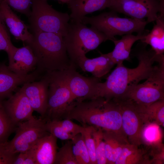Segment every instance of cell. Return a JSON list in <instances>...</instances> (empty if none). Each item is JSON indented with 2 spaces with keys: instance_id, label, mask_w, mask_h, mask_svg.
Listing matches in <instances>:
<instances>
[{
  "instance_id": "6da1fadb",
  "label": "cell",
  "mask_w": 164,
  "mask_h": 164,
  "mask_svg": "<svg viewBox=\"0 0 164 164\" xmlns=\"http://www.w3.org/2000/svg\"><path fill=\"white\" fill-rule=\"evenodd\" d=\"M146 45L141 42L139 44L140 47H138L135 54L138 61V66L130 68L124 66L123 62L117 64L116 67L106 80L97 83L95 98H121L140 81L148 77L154 68L153 64L157 62V57L152 49L146 50Z\"/></svg>"
},
{
  "instance_id": "7a4b0ae2",
  "label": "cell",
  "mask_w": 164,
  "mask_h": 164,
  "mask_svg": "<svg viewBox=\"0 0 164 164\" xmlns=\"http://www.w3.org/2000/svg\"><path fill=\"white\" fill-rule=\"evenodd\" d=\"M63 118L75 120L83 126L100 128L127 138L122 128L119 106L114 99L98 97L81 101H76L69 108Z\"/></svg>"
},
{
  "instance_id": "3957f363",
  "label": "cell",
  "mask_w": 164,
  "mask_h": 164,
  "mask_svg": "<svg viewBox=\"0 0 164 164\" xmlns=\"http://www.w3.org/2000/svg\"><path fill=\"white\" fill-rule=\"evenodd\" d=\"M32 49L37 60L34 70L40 74L69 69L72 64L62 36L53 33H33Z\"/></svg>"
},
{
  "instance_id": "277c9868",
  "label": "cell",
  "mask_w": 164,
  "mask_h": 164,
  "mask_svg": "<svg viewBox=\"0 0 164 164\" xmlns=\"http://www.w3.org/2000/svg\"><path fill=\"white\" fill-rule=\"evenodd\" d=\"M81 22L103 33L108 40H113L116 36L148 33L145 28L148 22L144 19L119 17L115 12H103L96 16H84Z\"/></svg>"
},
{
  "instance_id": "5b68a950",
  "label": "cell",
  "mask_w": 164,
  "mask_h": 164,
  "mask_svg": "<svg viewBox=\"0 0 164 164\" xmlns=\"http://www.w3.org/2000/svg\"><path fill=\"white\" fill-rule=\"evenodd\" d=\"M70 19L67 13L56 10L47 0H32L29 20V28L33 33L50 32L63 37L67 32Z\"/></svg>"
},
{
  "instance_id": "8992f818",
  "label": "cell",
  "mask_w": 164,
  "mask_h": 164,
  "mask_svg": "<svg viewBox=\"0 0 164 164\" xmlns=\"http://www.w3.org/2000/svg\"><path fill=\"white\" fill-rule=\"evenodd\" d=\"M67 53L72 64L78 58L96 49L108 40L101 32L88 27L81 22L69 23L66 35L63 37Z\"/></svg>"
},
{
  "instance_id": "52a82bcc",
  "label": "cell",
  "mask_w": 164,
  "mask_h": 164,
  "mask_svg": "<svg viewBox=\"0 0 164 164\" xmlns=\"http://www.w3.org/2000/svg\"><path fill=\"white\" fill-rule=\"evenodd\" d=\"M65 70L45 73L49 81L47 108L44 116L46 121L63 118L69 108L76 101L68 86Z\"/></svg>"
},
{
  "instance_id": "ba28073f",
  "label": "cell",
  "mask_w": 164,
  "mask_h": 164,
  "mask_svg": "<svg viewBox=\"0 0 164 164\" xmlns=\"http://www.w3.org/2000/svg\"><path fill=\"white\" fill-rule=\"evenodd\" d=\"M146 80L130 89L120 98L129 99L139 105H148L164 99V64L155 66Z\"/></svg>"
},
{
  "instance_id": "9c48e42d",
  "label": "cell",
  "mask_w": 164,
  "mask_h": 164,
  "mask_svg": "<svg viewBox=\"0 0 164 164\" xmlns=\"http://www.w3.org/2000/svg\"><path fill=\"white\" fill-rule=\"evenodd\" d=\"M46 121L34 116L21 122L15 128V134L11 141L4 144L10 153L16 155L31 149L44 136L50 133L45 127Z\"/></svg>"
},
{
  "instance_id": "30bf717a",
  "label": "cell",
  "mask_w": 164,
  "mask_h": 164,
  "mask_svg": "<svg viewBox=\"0 0 164 164\" xmlns=\"http://www.w3.org/2000/svg\"><path fill=\"white\" fill-rule=\"evenodd\" d=\"M111 9L132 18H147L148 23L155 21L159 14L164 16V1L160 0H114Z\"/></svg>"
},
{
  "instance_id": "8fae6325",
  "label": "cell",
  "mask_w": 164,
  "mask_h": 164,
  "mask_svg": "<svg viewBox=\"0 0 164 164\" xmlns=\"http://www.w3.org/2000/svg\"><path fill=\"white\" fill-rule=\"evenodd\" d=\"M120 110L122 126L129 142L138 146L142 143L141 133L145 122L136 104L126 98L114 99Z\"/></svg>"
},
{
  "instance_id": "7c38bea8",
  "label": "cell",
  "mask_w": 164,
  "mask_h": 164,
  "mask_svg": "<svg viewBox=\"0 0 164 164\" xmlns=\"http://www.w3.org/2000/svg\"><path fill=\"white\" fill-rule=\"evenodd\" d=\"M76 67L73 65L65 70L66 80L72 94L77 101L94 98L100 78L83 76L77 71Z\"/></svg>"
},
{
  "instance_id": "4fadbf2b",
  "label": "cell",
  "mask_w": 164,
  "mask_h": 164,
  "mask_svg": "<svg viewBox=\"0 0 164 164\" xmlns=\"http://www.w3.org/2000/svg\"><path fill=\"white\" fill-rule=\"evenodd\" d=\"M49 81L45 74L38 80L25 83L20 88L34 111L44 117L47 108Z\"/></svg>"
},
{
  "instance_id": "5bb4252c",
  "label": "cell",
  "mask_w": 164,
  "mask_h": 164,
  "mask_svg": "<svg viewBox=\"0 0 164 164\" xmlns=\"http://www.w3.org/2000/svg\"><path fill=\"white\" fill-rule=\"evenodd\" d=\"M2 104L7 115L15 125L33 117L34 110L27 97L20 89L7 100L3 101Z\"/></svg>"
},
{
  "instance_id": "9a60e30c",
  "label": "cell",
  "mask_w": 164,
  "mask_h": 164,
  "mask_svg": "<svg viewBox=\"0 0 164 164\" xmlns=\"http://www.w3.org/2000/svg\"><path fill=\"white\" fill-rule=\"evenodd\" d=\"M41 77L34 70L27 76H21L11 70L5 64L0 63V102L12 95L19 86L39 80Z\"/></svg>"
},
{
  "instance_id": "2e32d148",
  "label": "cell",
  "mask_w": 164,
  "mask_h": 164,
  "mask_svg": "<svg viewBox=\"0 0 164 164\" xmlns=\"http://www.w3.org/2000/svg\"><path fill=\"white\" fill-rule=\"evenodd\" d=\"M0 14L9 32L16 40L21 41L27 45L31 42L33 35L29 31V26L4 1L0 2Z\"/></svg>"
},
{
  "instance_id": "e0dca14e",
  "label": "cell",
  "mask_w": 164,
  "mask_h": 164,
  "mask_svg": "<svg viewBox=\"0 0 164 164\" xmlns=\"http://www.w3.org/2000/svg\"><path fill=\"white\" fill-rule=\"evenodd\" d=\"M99 56L90 59L86 55L75 60L73 64L78 66L84 72L91 73L93 76L100 78L107 74L115 63L107 54L100 53Z\"/></svg>"
},
{
  "instance_id": "ac0fdd59",
  "label": "cell",
  "mask_w": 164,
  "mask_h": 164,
  "mask_svg": "<svg viewBox=\"0 0 164 164\" xmlns=\"http://www.w3.org/2000/svg\"><path fill=\"white\" fill-rule=\"evenodd\" d=\"M37 60L30 46L27 45L17 48L12 58L9 60V69L22 76L27 75L36 68Z\"/></svg>"
},
{
  "instance_id": "d6986e66",
  "label": "cell",
  "mask_w": 164,
  "mask_h": 164,
  "mask_svg": "<svg viewBox=\"0 0 164 164\" xmlns=\"http://www.w3.org/2000/svg\"><path fill=\"white\" fill-rule=\"evenodd\" d=\"M114 0H70L67 4L70 9L71 22H81L88 14L108 8L113 5Z\"/></svg>"
},
{
  "instance_id": "ffe728a7",
  "label": "cell",
  "mask_w": 164,
  "mask_h": 164,
  "mask_svg": "<svg viewBox=\"0 0 164 164\" xmlns=\"http://www.w3.org/2000/svg\"><path fill=\"white\" fill-rule=\"evenodd\" d=\"M57 138L49 133L41 138L32 148L36 164H53L57 151Z\"/></svg>"
},
{
  "instance_id": "44dd1931",
  "label": "cell",
  "mask_w": 164,
  "mask_h": 164,
  "mask_svg": "<svg viewBox=\"0 0 164 164\" xmlns=\"http://www.w3.org/2000/svg\"><path fill=\"white\" fill-rule=\"evenodd\" d=\"M148 33L137 34L136 36L132 34L125 35L120 39L113 40L112 41L114 44V48L107 54L115 64L124 60H129L133 44L135 42L144 39Z\"/></svg>"
},
{
  "instance_id": "7402d4cb",
  "label": "cell",
  "mask_w": 164,
  "mask_h": 164,
  "mask_svg": "<svg viewBox=\"0 0 164 164\" xmlns=\"http://www.w3.org/2000/svg\"><path fill=\"white\" fill-rule=\"evenodd\" d=\"M107 164H115L127 138L115 133L102 130Z\"/></svg>"
},
{
  "instance_id": "603a6c76",
  "label": "cell",
  "mask_w": 164,
  "mask_h": 164,
  "mask_svg": "<svg viewBox=\"0 0 164 164\" xmlns=\"http://www.w3.org/2000/svg\"><path fill=\"white\" fill-rule=\"evenodd\" d=\"M155 21L150 32L140 41L150 45L156 56L164 57V16L159 15Z\"/></svg>"
},
{
  "instance_id": "cb8c5ba5",
  "label": "cell",
  "mask_w": 164,
  "mask_h": 164,
  "mask_svg": "<svg viewBox=\"0 0 164 164\" xmlns=\"http://www.w3.org/2000/svg\"><path fill=\"white\" fill-rule=\"evenodd\" d=\"M138 111L145 123L154 122L160 126L164 125V99L147 105H139L135 104Z\"/></svg>"
},
{
  "instance_id": "d4e9b609",
  "label": "cell",
  "mask_w": 164,
  "mask_h": 164,
  "mask_svg": "<svg viewBox=\"0 0 164 164\" xmlns=\"http://www.w3.org/2000/svg\"><path fill=\"white\" fill-rule=\"evenodd\" d=\"M144 154L138 146L128 142L123 147L115 164L147 163Z\"/></svg>"
},
{
  "instance_id": "484cf974",
  "label": "cell",
  "mask_w": 164,
  "mask_h": 164,
  "mask_svg": "<svg viewBox=\"0 0 164 164\" xmlns=\"http://www.w3.org/2000/svg\"><path fill=\"white\" fill-rule=\"evenodd\" d=\"M160 126L154 122L145 123L141 133L142 143L151 147L162 144V133Z\"/></svg>"
},
{
  "instance_id": "4316f807",
  "label": "cell",
  "mask_w": 164,
  "mask_h": 164,
  "mask_svg": "<svg viewBox=\"0 0 164 164\" xmlns=\"http://www.w3.org/2000/svg\"><path fill=\"white\" fill-rule=\"evenodd\" d=\"M71 140L73 153L78 164H91L82 135L79 134Z\"/></svg>"
},
{
  "instance_id": "83f0119b",
  "label": "cell",
  "mask_w": 164,
  "mask_h": 164,
  "mask_svg": "<svg viewBox=\"0 0 164 164\" xmlns=\"http://www.w3.org/2000/svg\"><path fill=\"white\" fill-rule=\"evenodd\" d=\"M18 48L12 44L9 32L0 14V51H5L9 60L12 57Z\"/></svg>"
},
{
  "instance_id": "f1b7e54d",
  "label": "cell",
  "mask_w": 164,
  "mask_h": 164,
  "mask_svg": "<svg viewBox=\"0 0 164 164\" xmlns=\"http://www.w3.org/2000/svg\"><path fill=\"white\" fill-rule=\"evenodd\" d=\"M2 102H0V144H5L8 142L9 136L15 129L16 126L6 114Z\"/></svg>"
},
{
  "instance_id": "f546056e",
  "label": "cell",
  "mask_w": 164,
  "mask_h": 164,
  "mask_svg": "<svg viewBox=\"0 0 164 164\" xmlns=\"http://www.w3.org/2000/svg\"><path fill=\"white\" fill-rule=\"evenodd\" d=\"M93 134L95 142L97 164H107L102 130L93 126Z\"/></svg>"
},
{
  "instance_id": "4dcf8cb0",
  "label": "cell",
  "mask_w": 164,
  "mask_h": 164,
  "mask_svg": "<svg viewBox=\"0 0 164 164\" xmlns=\"http://www.w3.org/2000/svg\"><path fill=\"white\" fill-rule=\"evenodd\" d=\"M54 164H78L73 153L71 140H68L57 151Z\"/></svg>"
},
{
  "instance_id": "1f68e13d",
  "label": "cell",
  "mask_w": 164,
  "mask_h": 164,
  "mask_svg": "<svg viewBox=\"0 0 164 164\" xmlns=\"http://www.w3.org/2000/svg\"><path fill=\"white\" fill-rule=\"evenodd\" d=\"M84 127L83 132L81 133L88 150L91 164H97L95 155V142L93 134V126Z\"/></svg>"
},
{
  "instance_id": "d6a6232c",
  "label": "cell",
  "mask_w": 164,
  "mask_h": 164,
  "mask_svg": "<svg viewBox=\"0 0 164 164\" xmlns=\"http://www.w3.org/2000/svg\"><path fill=\"white\" fill-rule=\"evenodd\" d=\"M46 128L49 133L62 140H71L75 136L65 131L57 120H48L45 123Z\"/></svg>"
},
{
  "instance_id": "836d02e7",
  "label": "cell",
  "mask_w": 164,
  "mask_h": 164,
  "mask_svg": "<svg viewBox=\"0 0 164 164\" xmlns=\"http://www.w3.org/2000/svg\"><path fill=\"white\" fill-rule=\"evenodd\" d=\"M33 0H0L4 1L16 11L28 16H30Z\"/></svg>"
},
{
  "instance_id": "e575fe53",
  "label": "cell",
  "mask_w": 164,
  "mask_h": 164,
  "mask_svg": "<svg viewBox=\"0 0 164 164\" xmlns=\"http://www.w3.org/2000/svg\"><path fill=\"white\" fill-rule=\"evenodd\" d=\"M58 123L67 132L74 136L81 134L83 132L84 127L78 125L67 119L57 120Z\"/></svg>"
},
{
  "instance_id": "d590c367",
  "label": "cell",
  "mask_w": 164,
  "mask_h": 164,
  "mask_svg": "<svg viewBox=\"0 0 164 164\" xmlns=\"http://www.w3.org/2000/svg\"><path fill=\"white\" fill-rule=\"evenodd\" d=\"M13 164H36L33 151L31 149L17 155Z\"/></svg>"
},
{
  "instance_id": "8d00e7d4",
  "label": "cell",
  "mask_w": 164,
  "mask_h": 164,
  "mask_svg": "<svg viewBox=\"0 0 164 164\" xmlns=\"http://www.w3.org/2000/svg\"><path fill=\"white\" fill-rule=\"evenodd\" d=\"M16 155L8 152L4 144H0V164H13Z\"/></svg>"
},
{
  "instance_id": "74e56055",
  "label": "cell",
  "mask_w": 164,
  "mask_h": 164,
  "mask_svg": "<svg viewBox=\"0 0 164 164\" xmlns=\"http://www.w3.org/2000/svg\"><path fill=\"white\" fill-rule=\"evenodd\" d=\"M63 3L68 4L70 0H58Z\"/></svg>"
}]
</instances>
